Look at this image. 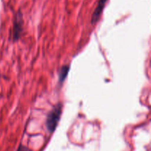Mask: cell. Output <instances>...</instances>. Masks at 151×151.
Returning <instances> with one entry per match:
<instances>
[{"instance_id":"6da1fadb","label":"cell","mask_w":151,"mask_h":151,"mask_svg":"<svg viewBox=\"0 0 151 151\" xmlns=\"http://www.w3.org/2000/svg\"><path fill=\"white\" fill-rule=\"evenodd\" d=\"M62 109H63L62 103H58L47 114V119H46V127L50 133H53L56 129V127L61 116Z\"/></svg>"},{"instance_id":"7a4b0ae2","label":"cell","mask_w":151,"mask_h":151,"mask_svg":"<svg viewBox=\"0 0 151 151\" xmlns=\"http://www.w3.org/2000/svg\"><path fill=\"white\" fill-rule=\"evenodd\" d=\"M23 29V17L21 11H18L15 16L13 27V40L16 41L20 38L21 33Z\"/></svg>"},{"instance_id":"3957f363","label":"cell","mask_w":151,"mask_h":151,"mask_svg":"<svg viewBox=\"0 0 151 151\" xmlns=\"http://www.w3.org/2000/svg\"><path fill=\"white\" fill-rule=\"evenodd\" d=\"M107 1L108 0H99L98 1L97 6H96L95 9H94V13H93L92 16H91V24L92 25L95 24L98 22L99 19H100V16H101L102 13H103V9H104Z\"/></svg>"},{"instance_id":"277c9868","label":"cell","mask_w":151,"mask_h":151,"mask_svg":"<svg viewBox=\"0 0 151 151\" xmlns=\"http://www.w3.org/2000/svg\"><path fill=\"white\" fill-rule=\"evenodd\" d=\"M70 66L69 65H63L60 69L58 72V82L60 84L63 83L66 78H67V75L69 74Z\"/></svg>"},{"instance_id":"5b68a950","label":"cell","mask_w":151,"mask_h":151,"mask_svg":"<svg viewBox=\"0 0 151 151\" xmlns=\"http://www.w3.org/2000/svg\"><path fill=\"white\" fill-rule=\"evenodd\" d=\"M17 151H32V150H29V149L27 147H26V146L21 145L19 147V148H18Z\"/></svg>"}]
</instances>
